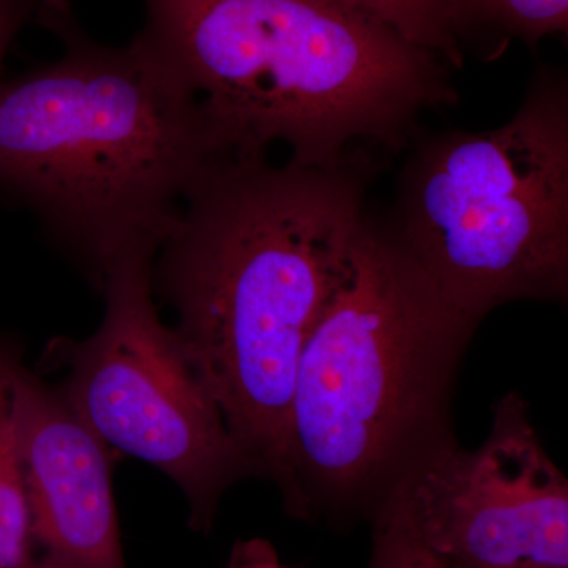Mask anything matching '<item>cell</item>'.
<instances>
[{
	"instance_id": "obj_1",
	"label": "cell",
	"mask_w": 568,
	"mask_h": 568,
	"mask_svg": "<svg viewBox=\"0 0 568 568\" xmlns=\"http://www.w3.org/2000/svg\"><path fill=\"white\" fill-rule=\"evenodd\" d=\"M375 160L332 166L220 153L152 264L231 435L274 478L306 339L349 271Z\"/></svg>"
},
{
	"instance_id": "obj_2",
	"label": "cell",
	"mask_w": 568,
	"mask_h": 568,
	"mask_svg": "<svg viewBox=\"0 0 568 568\" xmlns=\"http://www.w3.org/2000/svg\"><path fill=\"white\" fill-rule=\"evenodd\" d=\"M37 22L63 51L0 82V190L102 287L125 257L155 256L205 168L234 149L140 36L99 43L69 0H43Z\"/></svg>"
},
{
	"instance_id": "obj_3",
	"label": "cell",
	"mask_w": 568,
	"mask_h": 568,
	"mask_svg": "<svg viewBox=\"0 0 568 568\" xmlns=\"http://www.w3.org/2000/svg\"><path fill=\"white\" fill-rule=\"evenodd\" d=\"M478 325L368 212L353 263L306 339L274 480L295 518L369 521L396 477L455 436L452 392Z\"/></svg>"
},
{
	"instance_id": "obj_4",
	"label": "cell",
	"mask_w": 568,
	"mask_h": 568,
	"mask_svg": "<svg viewBox=\"0 0 568 568\" xmlns=\"http://www.w3.org/2000/svg\"><path fill=\"white\" fill-rule=\"evenodd\" d=\"M138 33L200 97L234 151L283 142L332 166L368 141L399 152L424 112L454 106L450 65L328 0H144Z\"/></svg>"
},
{
	"instance_id": "obj_5",
	"label": "cell",
	"mask_w": 568,
	"mask_h": 568,
	"mask_svg": "<svg viewBox=\"0 0 568 568\" xmlns=\"http://www.w3.org/2000/svg\"><path fill=\"white\" fill-rule=\"evenodd\" d=\"M399 174L396 233L476 325L519 301L568 294V78L540 67L514 118L489 132L416 138Z\"/></svg>"
},
{
	"instance_id": "obj_6",
	"label": "cell",
	"mask_w": 568,
	"mask_h": 568,
	"mask_svg": "<svg viewBox=\"0 0 568 568\" xmlns=\"http://www.w3.org/2000/svg\"><path fill=\"white\" fill-rule=\"evenodd\" d=\"M153 260L138 253L115 264L95 334L55 343L69 369L59 394L104 446L174 480L194 528L209 529L224 489L261 470L231 435L182 339L160 320Z\"/></svg>"
},
{
	"instance_id": "obj_7",
	"label": "cell",
	"mask_w": 568,
	"mask_h": 568,
	"mask_svg": "<svg viewBox=\"0 0 568 568\" xmlns=\"http://www.w3.org/2000/svg\"><path fill=\"white\" fill-rule=\"evenodd\" d=\"M447 568H568V481L545 450L529 406L496 403L476 450L455 436L418 455L369 518Z\"/></svg>"
},
{
	"instance_id": "obj_8",
	"label": "cell",
	"mask_w": 568,
	"mask_h": 568,
	"mask_svg": "<svg viewBox=\"0 0 568 568\" xmlns=\"http://www.w3.org/2000/svg\"><path fill=\"white\" fill-rule=\"evenodd\" d=\"M10 387L18 458L43 568H126L110 448L17 357Z\"/></svg>"
},
{
	"instance_id": "obj_9",
	"label": "cell",
	"mask_w": 568,
	"mask_h": 568,
	"mask_svg": "<svg viewBox=\"0 0 568 568\" xmlns=\"http://www.w3.org/2000/svg\"><path fill=\"white\" fill-rule=\"evenodd\" d=\"M450 31L463 54L503 58L511 43L528 44L568 29V0H447Z\"/></svg>"
},
{
	"instance_id": "obj_10",
	"label": "cell",
	"mask_w": 568,
	"mask_h": 568,
	"mask_svg": "<svg viewBox=\"0 0 568 568\" xmlns=\"http://www.w3.org/2000/svg\"><path fill=\"white\" fill-rule=\"evenodd\" d=\"M375 18L402 39L439 54L452 69H462L465 54L450 31L447 0H328Z\"/></svg>"
},
{
	"instance_id": "obj_11",
	"label": "cell",
	"mask_w": 568,
	"mask_h": 568,
	"mask_svg": "<svg viewBox=\"0 0 568 568\" xmlns=\"http://www.w3.org/2000/svg\"><path fill=\"white\" fill-rule=\"evenodd\" d=\"M0 568H43L18 450L0 470Z\"/></svg>"
},
{
	"instance_id": "obj_12",
	"label": "cell",
	"mask_w": 568,
	"mask_h": 568,
	"mask_svg": "<svg viewBox=\"0 0 568 568\" xmlns=\"http://www.w3.org/2000/svg\"><path fill=\"white\" fill-rule=\"evenodd\" d=\"M366 568H447L432 555L398 537L373 534V551Z\"/></svg>"
},
{
	"instance_id": "obj_13",
	"label": "cell",
	"mask_w": 568,
	"mask_h": 568,
	"mask_svg": "<svg viewBox=\"0 0 568 568\" xmlns=\"http://www.w3.org/2000/svg\"><path fill=\"white\" fill-rule=\"evenodd\" d=\"M14 355L0 343V470L17 457L13 409H11L10 365Z\"/></svg>"
},
{
	"instance_id": "obj_14",
	"label": "cell",
	"mask_w": 568,
	"mask_h": 568,
	"mask_svg": "<svg viewBox=\"0 0 568 568\" xmlns=\"http://www.w3.org/2000/svg\"><path fill=\"white\" fill-rule=\"evenodd\" d=\"M43 0H0V65L18 33L37 22Z\"/></svg>"
},
{
	"instance_id": "obj_15",
	"label": "cell",
	"mask_w": 568,
	"mask_h": 568,
	"mask_svg": "<svg viewBox=\"0 0 568 568\" xmlns=\"http://www.w3.org/2000/svg\"><path fill=\"white\" fill-rule=\"evenodd\" d=\"M519 568H559V567H538V566H534V567H519Z\"/></svg>"
}]
</instances>
